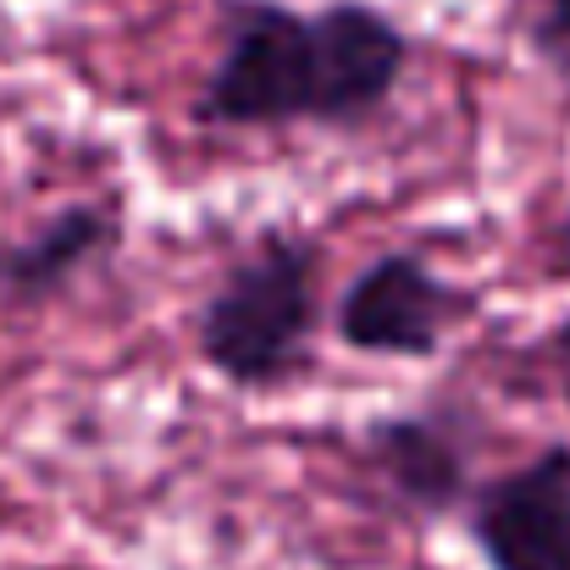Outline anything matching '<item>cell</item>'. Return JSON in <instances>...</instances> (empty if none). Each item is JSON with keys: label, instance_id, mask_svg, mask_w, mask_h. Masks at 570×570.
<instances>
[{"label": "cell", "instance_id": "obj_9", "mask_svg": "<svg viewBox=\"0 0 570 570\" xmlns=\"http://www.w3.org/2000/svg\"><path fill=\"white\" fill-rule=\"evenodd\" d=\"M538 39H570V0H543Z\"/></svg>", "mask_w": 570, "mask_h": 570}, {"label": "cell", "instance_id": "obj_5", "mask_svg": "<svg viewBox=\"0 0 570 570\" xmlns=\"http://www.w3.org/2000/svg\"><path fill=\"white\" fill-rule=\"evenodd\" d=\"M460 521L482 570H570V443L476 482Z\"/></svg>", "mask_w": 570, "mask_h": 570}, {"label": "cell", "instance_id": "obj_2", "mask_svg": "<svg viewBox=\"0 0 570 570\" xmlns=\"http://www.w3.org/2000/svg\"><path fill=\"white\" fill-rule=\"evenodd\" d=\"M322 244L294 227H261L194 311V350L233 393H283L316 366Z\"/></svg>", "mask_w": 570, "mask_h": 570}, {"label": "cell", "instance_id": "obj_7", "mask_svg": "<svg viewBox=\"0 0 570 570\" xmlns=\"http://www.w3.org/2000/svg\"><path fill=\"white\" fill-rule=\"evenodd\" d=\"M543 361H549L554 387H560V399H566V410H570V316H560V322L549 327V338H543Z\"/></svg>", "mask_w": 570, "mask_h": 570}, {"label": "cell", "instance_id": "obj_4", "mask_svg": "<svg viewBox=\"0 0 570 570\" xmlns=\"http://www.w3.org/2000/svg\"><path fill=\"white\" fill-rule=\"evenodd\" d=\"M366 476L387 493L393 510L415 521H443L460 515L465 499L476 493V454H482V421L454 404H404V410H377L355 432Z\"/></svg>", "mask_w": 570, "mask_h": 570}, {"label": "cell", "instance_id": "obj_8", "mask_svg": "<svg viewBox=\"0 0 570 570\" xmlns=\"http://www.w3.org/2000/svg\"><path fill=\"white\" fill-rule=\"evenodd\" d=\"M538 50L549 56V67L560 78V95H566V111H570V39H538Z\"/></svg>", "mask_w": 570, "mask_h": 570}, {"label": "cell", "instance_id": "obj_3", "mask_svg": "<svg viewBox=\"0 0 570 570\" xmlns=\"http://www.w3.org/2000/svg\"><path fill=\"white\" fill-rule=\"evenodd\" d=\"M482 288L438 272L415 249L372 255L333 305V333L366 361H438L449 338L476 322Z\"/></svg>", "mask_w": 570, "mask_h": 570}, {"label": "cell", "instance_id": "obj_10", "mask_svg": "<svg viewBox=\"0 0 570 570\" xmlns=\"http://www.w3.org/2000/svg\"><path fill=\"white\" fill-rule=\"evenodd\" d=\"M560 249H566V261H570V210H566V222H560Z\"/></svg>", "mask_w": 570, "mask_h": 570}, {"label": "cell", "instance_id": "obj_1", "mask_svg": "<svg viewBox=\"0 0 570 570\" xmlns=\"http://www.w3.org/2000/svg\"><path fill=\"white\" fill-rule=\"evenodd\" d=\"M410 33L377 0H216V56L189 117L227 134H361L393 106Z\"/></svg>", "mask_w": 570, "mask_h": 570}, {"label": "cell", "instance_id": "obj_6", "mask_svg": "<svg viewBox=\"0 0 570 570\" xmlns=\"http://www.w3.org/2000/svg\"><path fill=\"white\" fill-rule=\"evenodd\" d=\"M122 205L117 199H67L45 222L17 238H0V305L39 311L61 299L83 272L106 266L122 244Z\"/></svg>", "mask_w": 570, "mask_h": 570}]
</instances>
